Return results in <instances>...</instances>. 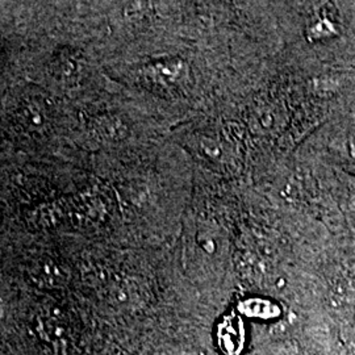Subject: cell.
I'll list each match as a JSON object with an SVG mask.
<instances>
[{
	"mask_svg": "<svg viewBox=\"0 0 355 355\" xmlns=\"http://www.w3.org/2000/svg\"><path fill=\"white\" fill-rule=\"evenodd\" d=\"M337 33V24L330 15H322L318 17L313 26L311 28V35L315 38L331 37Z\"/></svg>",
	"mask_w": 355,
	"mask_h": 355,
	"instance_id": "1",
	"label": "cell"
}]
</instances>
